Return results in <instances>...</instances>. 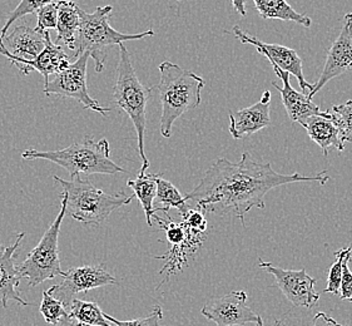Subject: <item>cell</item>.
Masks as SVG:
<instances>
[{
	"instance_id": "2",
	"label": "cell",
	"mask_w": 352,
	"mask_h": 326,
	"mask_svg": "<svg viewBox=\"0 0 352 326\" xmlns=\"http://www.w3.org/2000/svg\"><path fill=\"white\" fill-rule=\"evenodd\" d=\"M158 69L161 80L160 85L152 88L160 94L162 105L161 133L164 138H169L175 122L186 112L197 108L202 102L201 92L206 82L196 73L168 61L160 64Z\"/></svg>"
},
{
	"instance_id": "6",
	"label": "cell",
	"mask_w": 352,
	"mask_h": 326,
	"mask_svg": "<svg viewBox=\"0 0 352 326\" xmlns=\"http://www.w3.org/2000/svg\"><path fill=\"white\" fill-rule=\"evenodd\" d=\"M112 10L111 6L97 8L93 13H85L83 9H80V24L73 57L78 58L83 53H88L94 61V69L97 73L103 71L107 52L114 45H120L128 41H141L143 38L155 34L152 29L138 34L120 33L109 24Z\"/></svg>"
},
{
	"instance_id": "38",
	"label": "cell",
	"mask_w": 352,
	"mask_h": 326,
	"mask_svg": "<svg viewBox=\"0 0 352 326\" xmlns=\"http://www.w3.org/2000/svg\"><path fill=\"white\" fill-rule=\"evenodd\" d=\"M340 326H346V325H341V324H340Z\"/></svg>"
},
{
	"instance_id": "31",
	"label": "cell",
	"mask_w": 352,
	"mask_h": 326,
	"mask_svg": "<svg viewBox=\"0 0 352 326\" xmlns=\"http://www.w3.org/2000/svg\"><path fill=\"white\" fill-rule=\"evenodd\" d=\"M58 4H50L47 7L42 8L38 13V23H36V28L42 32H50V29H56V21H58Z\"/></svg>"
},
{
	"instance_id": "15",
	"label": "cell",
	"mask_w": 352,
	"mask_h": 326,
	"mask_svg": "<svg viewBox=\"0 0 352 326\" xmlns=\"http://www.w3.org/2000/svg\"><path fill=\"white\" fill-rule=\"evenodd\" d=\"M25 232H21L16 237V241L10 246L0 243V307L3 309H7L8 301L10 300L16 301L21 306L32 305L21 298V292L18 290L21 275L15 266L16 251L21 248Z\"/></svg>"
},
{
	"instance_id": "39",
	"label": "cell",
	"mask_w": 352,
	"mask_h": 326,
	"mask_svg": "<svg viewBox=\"0 0 352 326\" xmlns=\"http://www.w3.org/2000/svg\"><path fill=\"white\" fill-rule=\"evenodd\" d=\"M177 1H181V0H177Z\"/></svg>"
},
{
	"instance_id": "28",
	"label": "cell",
	"mask_w": 352,
	"mask_h": 326,
	"mask_svg": "<svg viewBox=\"0 0 352 326\" xmlns=\"http://www.w3.org/2000/svg\"><path fill=\"white\" fill-rule=\"evenodd\" d=\"M59 1H62V0H21L19 6L15 8L12 13L8 14L6 24L0 30V36H6L8 29L10 28V25L18 19L24 18L25 15L36 14L42 8L47 7L50 4H54V3H59Z\"/></svg>"
},
{
	"instance_id": "27",
	"label": "cell",
	"mask_w": 352,
	"mask_h": 326,
	"mask_svg": "<svg viewBox=\"0 0 352 326\" xmlns=\"http://www.w3.org/2000/svg\"><path fill=\"white\" fill-rule=\"evenodd\" d=\"M352 259V245L349 248H341L335 252V261L330 266L329 276H327V286L324 289V294H340V285H341V277L344 271V265L347 260Z\"/></svg>"
},
{
	"instance_id": "30",
	"label": "cell",
	"mask_w": 352,
	"mask_h": 326,
	"mask_svg": "<svg viewBox=\"0 0 352 326\" xmlns=\"http://www.w3.org/2000/svg\"><path fill=\"white\" fill-rule=\"evenodd\" d=\"M106 319L117 326H161L160 323L163 319L162 307L160 305H155L152 312L148 316L142 318V319L127 320V321H120V320L114 319L111 315H107Z\"/></svg>"
},
{
	"instance_id": "33",
	"label": "cell",
	"mask_w": 352,
	"mask_h": 326,
	"mask_svg": "<svg viewBox=\"0 0 352 326\" xmlns=\"http://www.w3.org/2000/svg\"><path fill=\"white\" fill-rule=\"evenodd\" d=\"M351 260H347L344 265V271H342V277H341V285H340V298L341 300H347L352 303V271L350 270V263Z\"/></svg>"
},
{
	"instance_id": "25",
	"label": "cell",
	"mask_w": 352,
	"mask_h": 326,
	"mask_svg": "<svg viewBox=\"0 0 352 326\" xmlns=\"http://www.w3.org/2000/svg\"><path fill=\"white\" fill-rule=\"evenodd\" d=\"M69 318L78 323L93 326H113L106 319V312H102L97 303L74 298L69 306Z\"/></svg>"
},
{
	"instance_id": "37",
	"label": "cell",
	"mask_w": 352,
	"mask_h": 326,
	"mask_svg": "<svg viewBox=\"0 0 352 326\" xmlns=\"http://www.w3.org/2000/svg\"><path fill=\"white\" fill-rule=\"evenodd\" d=\"M274 326H283V323H282L281 320H276Z\"/></svg>"
},
{
	"instance_id": "3",
	"label": "cell",
	"mask_w": 352,
	"mask_h": 326,
	"mask_svg": "<svg viewBox=\"0 0 352 326\" xmlns=\"http://www.w3.org/2000/svg\"><path fill=\"white\" fill-rule=\"evenodd\" d=\"M109 155L111 149L106 138L96 142L91 137H87L83 142L73 143L67 149L58 151L25 149L21 157L24 160H45L56 163L68 171L72 178L80 173L87 176L97 173L114 176L117 173H124L126 170L113 162Z\"/></svg>"
},
{
	"instance_id": "17",
	"label": "cell",
	"mask_w": 352,
	"mask_h": 326,
	"mask_svg": "<svg viewBox=\"0 0 352 326\" xmlns=\"http://www.w3.org/2000/svg\"><path fill=\"white\" fill-rule=\"evenodd\" d=\"M71 64V57L67 56L63 48L52 41L50 33L45 32V47L42 53L34 61L18 62L15 67L19 71L28 76L32 72H39L44 77V85L50 80V76L58 74L67 69Z\"/></svg>"
},
{
	"instance_id": "16",
	"label": "cell",
	"mask_w": 352,
	"mask_h": 326,
	"mask_svg": "<svg viewBox=\"0 0 352 326\" xmlns=\"http://www.w3.org/2000/svg\"><path fill=\"white\" fill-rule=\"evenodd\" d=\"M271 92L265 91L261 100L252 106L246 107L237 112L230 111V133L234 140H241L245 135L260 132L261 129L271 126L270 100Z\"/></svg>"
},
{
	"instance_id": "20",
	"label": "cell",
	"mask_w": 352,
	"mask_h": 326,
	"mask_svg": "<svg viewBox=\"0 0 352 326\" xmlns=\"http://www.w3.org/2000/svg\"><path fill=\"white\" fill-rule=\"evenodd\" d=\"M204 235L192 231L190 237L184 243L169 246L168 251L164 255L155 256V259H158V260H166V263H164L162 270L160 271V274H163L164 271H167V276L163 279L161 285L164 284L170 277V275L181 271L186 265H188V257L193 255L198 248H201V245L204 243Z\"/></svg>"
},
{
	"instance_id": "14",
	"label": "cell",
	"mask_w": 352,
	"mask_h": 326,
	"mask_svg": "<svg viewBox=\"0 0 352 326\" xmlns=\"http://www.w3.org/2000/svg\"><path fill=\"white\" fill-rule=\"evenodd\" d=\"M45 47V32L21 24L4 36H0V54L10 63L34 61Z\"/></svg>"
},
{
	"instance_id": "7",
	"label": "cell",
	"mask_w": 352,
	"mask_h": 326,
	"mask_svg": "<svg viewBox=\"0 0 352 326\" xmlns=\"http://www.w3.org/2000/svg\"><path fill=\"white\" fill-rule=\"evenodd\" d=\"M60 196L62 206L59 215L45 231V234L43 235L36 248L29 252L27 259L18 266L21 277H25L28 280L29 286L32 287L43 284L44 281L53 280L56 276H63L64 271L59 260L58 240L62 222L67 215V199L63 193Z\"/></svg>"
},
{
	"instance_id": "35",
	"label": "cell",
	"mask_w": 352,
	"mask_h": 326,
	"mask_svg": "<svg viewBox=\"0 0 352 326\" xmlns=\"http://www.w3.org/2000/svg\"><path fill=\"white\" fill-rule=\"evenodd\" d=\"M231 3L239 14L246 17V0H231Z\"/></svg>"
},
{
	"instance_id": "21",
	"label": "cell",
	"mask_w": 352,
	"mask_h": 326,
	"mask_svg": "<svg viewBox=\"0 0 352 326\" xmlns=\"http://www.w3.org/2000/svg\"><path fill=\"white\" fill-rule=\"evenodd\" d=\"M80 24V8L72 0H62L58 4L56 21V42H62L73 52L77 41L78 29Z\"/></svg>"
},
{
	"instance_id": "12",
	"label": "cell",
	"mask_w": 352,
	"mask_h": 326,
	"mask_svg": "<svg viewBox=\"0 0 352 326\" xmlns=\"http://www.w3.org/2000/svg\"><path fill=\"white\" fill-rule=\"evenodd\" d=\"M233 36H236L241 43L243 44H251L254 45L257 52L265 56L270 61V63L272 65V68H278L281 71L287 72L291 76H294L297 79L298 85L301 87L302 92L306 91H312L314 85L309 83L302 71V61L298 57L296 50L280 45V44H270L257 39L256 36H250L246 32H243L242 29L236 25L233 28Z\"/></svg>"
},
{
	"instance_id": "11",
	"label": "cell",
	"mask_w": 352,
	"mask_h": 326,
	"mask_svg": "<svg viewBox=\"0 0 352 326\" xmlns=\"http://www.w3.org/2000/svg\"><path fill=\"white\" fill-rule=\"evenodd\" d=\"M245 291H231L221 298H213L202 307V315L216 326H242L252 323L263 326V320L254 310L247 307Z\"/></svg>"
},
{
	"instance_id": "32",
	"label": "cell",
	"mask_w": 352,
	"mask_h": 326,
	"mask_svg": "<svg viewBox=\"0 0 352 326\" xmlns=\"http://www.w3.org/2000/svg\"><path fill=\"white\" fill-rule=\"evenodd\" d=\"M182 224L187 228H190V231L197 232V234H204L208 222L207 219L204 217V213L201 210H195V208H188L187 213L182 215Z\"/></svg>"
},
{
	"instance_id": "9",
	"label": "cell",
	"mask_w": 352,
	"mask_h": 326,
	"mask_svg": "<svg viewBox=\"0 0 352 326\" xmlns=\"http://www.w3.org/2000/svg\"><path fill=\"white\" fill-rule=\"evenodd\" d=\"M62 277L63 280L60 284L54 285L47 291L68 309L79 292H87L109 285H118V281L107 271L103 263L72 268L68 271H64Z\"/></svg>"
},
{
	"instance_id": "26",
	"label": "cell",
	"mask_w": 352,
	"mask_h": 326,
	"mask_svg": "<svg viewBox=\"0 0 352 326\" xmlns=\"http://www.w3.org/2000/svg\"><path fill=\"white\" fill-rule=\"evenodd\" d=\"M39 312L42 314L45 323L50 325L65 324L71 320L69 312H67L63 304L53 298L47 290L43 291L42 303L39 306Z\"/></svg>"
},
{
	"instance_id": "19",
	"label": "cell",
	"mask_w": 352,
	"mask_h": 326,
	"mask_svg": "<svg viewBox=\"0 0 352 326\" xmlns=\"http://www.w3.org/2000/svg\"><path fill=\"white\" fill-rule=\"evenodd\" d=\"M298 123L307 131L311 140L321 147L324 156H329V151L331 149H336L340 152L345 149V143L341 140L340 129L329 111H324V113L318 116H311Z\"/></svg>"
},
{
	"instance_id": "18",
	"label": "cell",
	"mask_w": 352,
	"mask_h": 326,
	"mask_svg": "<svg viewBox=\"0 0 352 326\" xmlns=\"http://www.w3.org/2000/svg\"><path fill=\"white\" fill-rule=\"evenodd\" d=\"M274 71L276 76L281 80L282 85H278L277 82H274L272 85L280 92L282 105L289 114L291 121L300 122L305 118H309L311 116L324 113L318 106H316L312 100L307 97V94L297 92L296 89L291 85L289 83L291 74L278 68H274Z\"/></svg>"
},
{
	"instance_id": "23",
	"label": "cell",
	"mask_w": 352,
	"mask_h": 326,
	"mask_svg": "<svg viewBox=\"0 0 352 326\" xmlns=\"http://www.w3.org/2000/svg\"><path fill=\"white\" fill-rule=\"evenodd\" d=\"M153 173H144L138 175L137 178L129 180L127 182L128 187L133 190L135 199L141 202L142 208L146 215V220L149 227L153 226V216L158 211H161L160 207H155V193H157V182Z\"/></svg>"
},
{
	"instance_id": "29",
	"label": "cell",
	"mask_w": 352,
	"mask_h": 326,
	"mask_svg": "<svg viewBox=\"0 0 352 326\" xmlns=\"http://www.w3.org/2000/svg\"><path fill=\"white\" fill-rule=\"evenodd\" d=\"M329 112L340 129L342 142H352V100L336 105L329 109Z\"/></svg>"
},
{
	"instance_id": "1",
	"label": "cell",
	"mask_w": 352,
	"mask_h": 326,
	"mask_svg": "<svg viewBox=\"0 0 352 326\" xmlns=\"http://www.w3.org/2000/svg\"><path fill=\"white\" fill-rule=\"evenodd\" d=\"M330 181L327 171L315 176L300 173L282 175L276 172L270 163L256 161L248 152L242 155L240 162L219 158L206 171L197 187L184 195L187 201H193L202 213L233 215L245 225V216L252 208H265V197L276 187L296 182Z\"/></svg>"
},
{
	"instance_id": "13",
	"label": "cell",
	"mask_w": 352,
	"mask_h": 326,
	"mask_svg": "<svg viewBox=\"0 0 352 326\" xmlns=\"http://www.w3.org/2000/svg\"><path fill=\"white\" fill-rule=\"evenodd\" d=\"M352 69V12L347 13L342 21V29L336 41L332 43L327 53L324 69L320 79L314 85V88L307 97L312 100L317 92H320L331 79L342 76Z\"/></svg>"
},
{
	"instance_id": "36",
	"label": "cell",
	"mask_w": 352,
	"mask_h": 326,
	"mask_svg": "<svg viewBox=\"0 0 352 326\" xmlns=\"http://www.w3.org/2000/svg\"><path fill=\"white\" fill-rule=\"evenodd\" d=\"M65 326H93V325H88V324H83V323H78V321H76V320H69L68 323H65L64 324Z\"/></svg>"
},
{
	"instance_id": "10",
	"label": "cell",
	"mask_w": 352,
	"mask_h": 326,
	"mask_svg": "<svg viewBox=\"0 0 352 326\" xmlns=\"http://www.w3.org/2000/svg\"><path fill=\"white\" fill-rule=\"evenodd\" d=\"M260 268L275 277L276 285L295 307L312 309L320 300V294L315 290L316 280L306 270L281 269L262 260H260Z\"/></svg>"
},
{
	"instance_id": "24",
	"label": "cell",
	"mask_w": 352,
	"mask_h": 326,
	"mask_svg": "<svg viewBox=\"0 0 352 326\" xmlns=\"http://www.w3.org/2000/svg\"><path fill=\"white\" fill-rule=\"evenodd\" d=\"M155 182H157V193H155V199L157 204L162 205L161 211L164 213V216L168 215L169 208H177L181 216L187 213L190 206L187 205V199L181 192L178 191L176 186L170 184L167 180L162 177V175L155 176Z\"/></svg>"
},
{
	"instance_id": "8",
	"label": "cell",
	"mask_w": 352,
	"mask_h": 326,
	"mask_svg": "<svg viewBox=\"0 0 352 326\" xmlns=\"http://www.w3.org/2000/svg\"><path fill=\"white\" fill-rule=\"evenodd\" d=\"M88 53H83L76 59L74 63L63 72L56 74V77L44 85L45 96H58L63 98L76 100L85 109H92L102 116H107L112 109L99 105L98 100H93L87 88V67H88Z\"/></svg>"
},
{
	"instance_id": "34",
	"label": "cell",
	"mask_w": 352,
	"mask_h": 326,
	"mask_svg": "<svg viewBox=\"0 0 352 326\" xmlns=\"http://www.w3.org/2000/svg\"><path fill=\"white\" fill-rule=\"evenodd\" d=\"M311 326H340L338 321L324 312H317Z\"/></svg>"
},
{
	"instance_id": "5",
	"label": "cell",
	"mask_w": 352,
	"mask_h": 326,
	"mask_svg": "<svg viewBox=\"0 0 352 326\" xmlns=\"http://www.w3.org/2000/svg\"><path fill=\"white\" fill-rule=\"evenodd\" d=\"M152 88L142 85L133 64L129 57L124 44H120V62L117 67V82L113 88V102L116 106L123 109L131 121L133 122L134 129L138 140V152L142 160L140 175H144L148 170L149 160L144 151V137L147 128V102Z\"/></svg>"
},
{
	"instance_id": "22",
	"label": "cell",
	"mask_w": 352,
	"mask_h": 326,
	"mask_svg": "<svg viewBox=\"0 0 352 326\" xmlns=\"http://www.w3.org/2000/svg\"><path fill=\"white\" fill-rule=\"evenodd\" d=\"M261 18L295 21L305 28H311L312 19L306 14H300L286 0H254Z\"/></svg>"
},
{
	"instance_id": "4",
	"label": "cell",
	"mask_w": 352,
	"mask_h": 326,
	"mask_svg": "<svg viewBox=\"0 0 352 326\" xmlns=\"http://www.w3.org/2000/svg\"><path fill=\"white\" fill-rule=\"evenodd\" d=\"M53 178L63 188L67 213L85 226L102 225L113 211L132 204L134 199V195H126L123 191L117 195H108L89 180H82L80 175L72 178V181H65L58 176Z\"/></svg>"
}]
</instances>
